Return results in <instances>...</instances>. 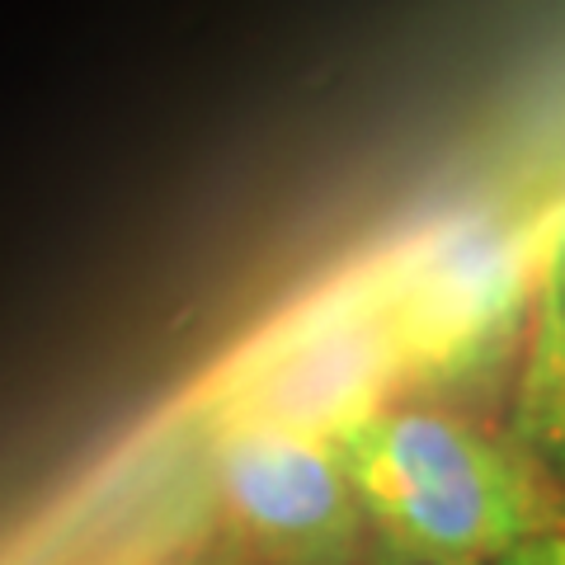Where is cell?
I'll list each match as a JSON object with an SVG mask.
<instances>
[{
  "instance_id": "cell-2",
  "label": "cell",
  "mask_w": 565,
  "mask_h": 565,
  "mask_svg": "<svg viewBox=\"0 0 565 565\" xmlns=\"http://www.w3.org/2000/svg\"><path fill=\"white\" fill-rule=\"evenodd\" d=\"M217 490L232 523L274 565L353 561L363 509L334 438L274 424H222Z\"/></svg>"
},
{
  "instance_id": "cell-5",
  "label": "cell",
  "mask_w": 565,
  "mask_h": 565,
  "mask_svg": "<svg viewBox=\"0 0 565 565\" xmlns=\"http://www.w3.org/2000/svg\"><path fill=\"white\" fill-rule=\"evenodd\" d=\"M500 565H542V546L537 542H519V546H509L504 556H494Z\"/></svg>"
},
{
  "instance_id": "cell-4",
  "label": "cell",
  "mask_w": 565,
  "mask_h": 565,
  "mask_svg": "<svg viewBox=\"0 0 565 565\" xmlns=\"http://www.w3.org/2000/svg\"><path fill=\"white\" fill-rule=\"evenodd\" d=\"M367 565H486V561H467V556H444V552H424V546L411 542H392L386 537L377 546V556Z\"/></svg>"
},
{
  "instance_id": "cell-3",
  "label": "cell",
  "mask_w": 565,
  "mask_h": 565,
  "mask_svg": "<svg viewBox=\"0 0 565 565\" xmlns=\"http://www.w3.org/2000/svg\"><path fill=\"white\" fill-rule=\"evenodd\" d=\"M396 326L377 311H349L269 349L226 386L222 424L340 438L382 411V392L401 367Z\"/></svg>"
},
{
  "instance_id": "cell-1",
  "label": "cell",
  "mask_w": 565,
  "mask_h": 565,
  "mask_svg": "<svg viewBox=\"0 0 565 565\" xmlns=\"http://www.w3.org/2000/svg\"><path fill=\"white\" fill-rule=\"evenodd\" d=\"M359 509L392 542L490 561L519 546L533 494L519 462L438 411H377L334 438Z\"/></svg>"
}]
</instances>
